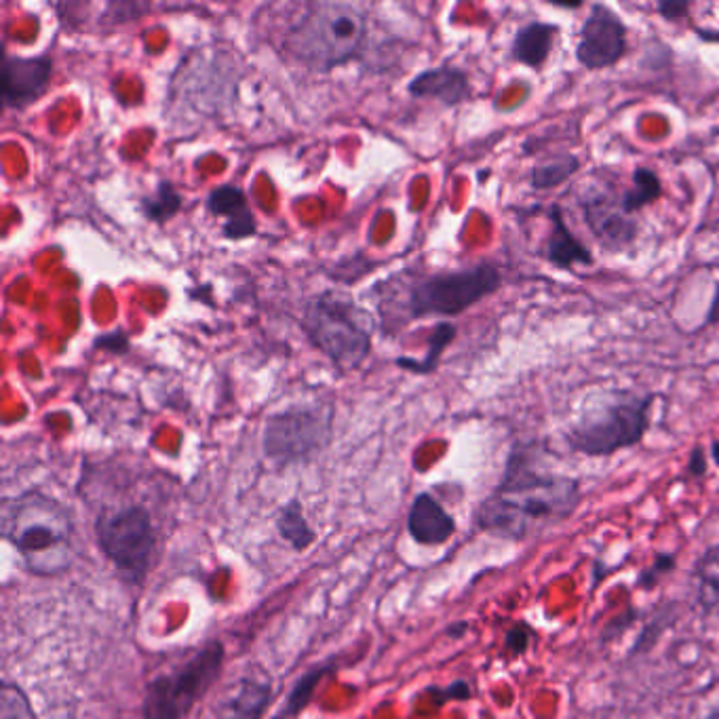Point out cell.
<instances>
[{
	"label": "cell",
	"mask_w": 719,
	"mask_h": 719,
	"mask_svg": "<svg viewBox=\"0 0 719 719\" xmlns=\"http://www.w3.org/2000/svg\"><path fill=\"white\" fill-rule=\"evenodd\" d=\"M580 502V483L538 469L530 448L515 445L498 488L477 509V526L504 538H528L568 519Z\"/></svg>",
	"instance_id": "cell-1"
},
{
	"label": "cell",
	"mask_w": 719,
	"mask_h": 719,
	"mask_svg": "<svg viewBox=\"0 0 719 719\" xmlns=\"http://www.w3.org/2000/svg\"><path fill=\"white\" fill-rule=\"evenodd\" d=\"M585 412L570 426L566 443L582 456H612L633 448L650 429L654 393H637L631 388H616L591 395Z\"/></svg>",
	"instance_id": "cell-2"
},
{
	"label": "cell",
	"mask_w": 719,
	"mask_h": 719,
	"mask_svg": "<svg viewBox=\"0 0 719 719\" xmlns=\"http://www.w3.org/2000/svg\"><path fill=\"white\" fill-rule=\"evenodd\" d=\"M3 530L36 576H53L68 568L72 521L62 504L45 496H24L5 507Z\"/></svg>",
	"instance_id": "cell-3"
},
{
	"label": "cell",
	"mask_w": 719,
	"mask_h": 719,
	"mask_svg": "<svg viewBox=\"0 0 719 719\" xmlns=\"http://www.w3.org/2000/svg\"><path fill=\"white\" fill-rule=\"evenodd\" d=\"M365 41L363 13L344 3L310 5L285 45L300 64L327 72L355 57Z\"/></svg>",
	"instance_id": "cell-4"
},
{
	"label": "cell",
	"mask_w": 719,
	"mask_h": 719,
	"mask_svg": "<svg viewBox=\"0 0 719 719\" xmlns=\"http://www.w3.org/2000/svg\"><path fill=\"white\" fill-rule=\"evenodd\" d=\"M226 660L220 639H207L180 665L154 675L144 692L146 719H188L216 686Z\"/></svg>",
	"instance_id": "cell-5"
},
{
	"label": "cell",
	"mask_w": 719,
	"mask_h": 719,
	"mask_svg": "<svg viewBox=\"0 0 719 719\" xmlns=\"http://www.w3.org/2000/svg\"><path fill=\"white\" fill-rule=\"evenodd\" d=\"M302 327L342 372L359 367L372 351V321L363 308L342 296L323 294L308 300Z\"/></svg>",
	"instance_id": "cell-6"
},
{
	"label": "cell",
	"mask_w": 719,
	"mask_h": 719,
	"mask_svg": "<svg viewBox=\"0 0 719 719\" xmlns=\"http://www.w3.org/2000/svg\"><path fill=\"white\" fill-rule=\"evenodd\" d=\"M502 285V272L492 262H479L460 270H443L416 281L405 300L407 319L458 317Z\"/></svg>",
	"instance_id": "cell-7"
},
{
	"label": "cell",
	"mask_w": 719,
	"mask_h": 719,
	"mask_svg": "<svg viewBox=\"0 0 719 719\" xmlns=\"http://www.w3.org/2000/svg\"><path fill=\"white\" fill-rule=\"evenodd\" d=\"M95 538L100 551L123 580L129 585H144L157 553V532L148 509L142 504H131L97 515Z\"/></svg>",
	"instance_id": "cell-8"
},
{
	"label": "cell",
	"mask_w": 719,
	"mask_h": 719,
	"mask_svg": "<svg viewBox=\"0 0 719 719\" xmlns=\"http://www.w3.org/2000/svg\"><path fill=\"white\" fill-rule=\"evenodd\" d=\"M329 437V418L317 407H289L270 416L264 429V454L275 464H294L317 454Z\"/></svg>",
	"instance_id": "cell-9"
},
{
	"label": "cell",
	"mask_w": 719,
	"mask_h": 719,
	"mask_svg": "<svg viewBox=\"0 0 719 719\" xmlns=\"http://www.w3.org/2000/svg\"><path fill=\"white\" fill-rule=\"evenodd\" d=\"M629 51V28L614 9L604 3L591 5L576 41V62L589 70H608Z\"/></svg>",
	"instance_id": "cell-10"
},
{
	"label": "cell",
	"mask_w": 719,
	"mask_h": 719,
	"mask_svg": "<svg viewBox=\"0 0 719 719\" xmlns=\"http://www.w3.org/2000/svg\"><path fill=\"white\" fill-rule=\"evenodd\" d=\"M582 218L595 241L610 254H627L635 245L639 235V224L635 216L625 213L620 197L610 192H591L580 201Z\"/></svg>",
	"instance_id": "cell-11"
},
{
	"label": "cell",
	"mask_w": 719,
	"mask_h": 719,
	"mask_svg": "<svg viewBox=\"0 0 719 719\" xmlns=\"http://www.w3.org/2000/svg\"><path fill=\"white\" fill-rule=\"evenodd\" d=\"M53 60L49 55L19 57L5 55L3 60V104L5 108H24L34 104L51 83Z\"/></svg>",
	"instance_id": "cell-12"
},
{
	"label": "cell",
	"mask_w": 719,
	"mask_h": 719,
	"mask_svg": "<svg viewBox=\"0 0 719 719\" xmlns=\"http://www.w3.org/2000/svg\"><path fill=\"white\" fill-rule=\"evenodd\" d=\"M272 701V679L264 673H247L224 692L216 719H264Z\"/></svg>",
	"instance_id": "cell-13"
},
{
	"label": "cell",
	"mask_w": 719,
	"mask_h": 719,
	"mask_svg": "<svg viewBox=\"0 0 719 719\" xmlns=\"http://www.w3.org/2000/svg\"><path fill=\"white\" fill-rule=\"evenodd\" d=\"M407 91L420 100H439L450 108L464 104L473 93L469 74L450 64L420 72L407 85Z\"/></svg>",
	"instance_id": "cell-14"
},
{
	"label": "cell",
	"mask_w": 719,
	"mask_h": 719,
	"mask_svg": "<svg viewBox=\"0 0 719 719\" xmlns=\"http://www.w3.org/2000/svg\"><path fill=\"white\" fill-rule=\"evenodd\" d=\"M407 532L422 547H439L454 536L456 521L437 498L422 492L414 498L407 515Z\"/></svg>",
	"instance_id": "cell-15"
},
{
	"label": "cell",
	"mask_w": 719,
	"mask_h": 719,
	"mask_svg": "<svg viewBox=\"0 0 719 719\" xmlns=\"http://www.w3.org/2000/svg\"><path fill=\"white\" fill-rule=\"evenodd\" d=\"M549 220H551V232L547 241L542 247V258L547 260L551 266L572 272L574 266H593V254L591 249L578 241V237L572 232V228L563 216L561 205L549 207Z\"/></svg>",
	"instance_id": "cell-16"
},
{
	"label": "cell",
	"mask_w": 719,
	"mask_h": 719,
	"mask_svg": "<svg viewBox=\"0 0 719 719\" xmlns=\"http://www.w3.org/2000/svg\"><path fill=\"white\" fill-rule=\"evenodd\" d=\"M209 213L218 218H226L222 226V235L226 239H245L256 235V216L251 211L245 192L235 184H224L213 188L205 201Z\"/></svg>",
	"instance_id": "cell-17"
},
{
	"label": "cell",
	"mask_w": 719,
	"mask_h": 719,
	"mask_svg": "<svg viewBox=\"0 0 719 719\" xmlns=\"http://www.w3.org/2000/svg\"><path fill=\"white\" fill-rule=\"evenodd\" d=\"M557 34L559 26L551 22H530L521 26L513 38L511 57L517 64H523L538 72L551 57Z\"/></svg>",
	"instance_id": "cell-18"
},
{
	"label": "cell",
	"mask_w": 719,
	"mask_h": 719,
	"mask_svg": "<svg viewBox=\"0 0 719 719\" xmlns=\"http://www.w3.org/2000/svg\"><path fill=\"white\" fill-rule=\"evenodd\" d=\"M334 669H336V667H334V660H325V663H319V665H315L313 669L304 671V673L298 677V682H296L294 686H291V690H289V694H287V698H285L283 707L275 713V717H272V719H296V717L308 707V703L313 701L315 690H317V686L321 684V679H323L329 671H334Z\"/></svg>",
	"instance_id": "cell-19"
},
{
	"label": "cell",
	"mask_w": 719,
	"mask_h": 719,
	"mask_svg": "<svg viewBox=\"0 0 719 719\" xmlns=\"http://www.w3.org/2000/svg\"><path fill=\"white\" fill-rule=\"evenodd\" d=\"M580 171V159L572 152H559L551 159H544L542 163L534 165L530 173V186L536 192L559 188L570 182Z\"/></svg>",
	"instance_id": "cell-20"
},
{
	"label": "cell",
	"mask_w": 719,
	"mask_h": 719,
	"mask_svg": "<svg viewBox=\"0 0 719 719\" xmlns=\"http://www.w3.org/2000/svg\"><path fill=\"white\" fill-rule=\"evenodd\" d=\"M663 180L658 178V173L650 167H637L633 171V184L620 194V205H623L625 213L635 216L641 209L654 205L660 197H663Z\"/></svg>",
	"instance_id": "cell-21"
},
{
	"label": "cell",
	"mask_w": 719,
	"mask_h": 719,
	"mask_svg": "<svg viewBox=\"0 0 719 719\" xmlns=\"http://www.w3.org/2000/svg\"><path fill=\"white\" fill-rule=\"evenodd\" d=\"M275 526H277L279 536L298 553L306 551L310 544L317 540V534H315L313 526L308 523V519L304 517V511H302L298 500H291L285 504V507L279 509Z\"/></svg>",
	"instance_id": "cell-22"
},
{
	"label": "cell",
	"mask_w": 719,
	"mask_h": 719,
	"mask_svg": "<svg viewBox=\"0 0 719 719\" xmlns=\"http://www.w3.org/2000/svg\"><path fill=\"white\" fill-rule=\"evenodd\" d=\"M456 334H458V329L454 323H448V321L437 323L429 336V351H426V357L420 361L407 359V357L397 359V365L403 369H410L412 374H433L445 348H448L456 340Z\"/></svg>",
	"instance_id": "cell-23"
},
{
	"label": "cell",
	"mask_w": 719,
	"mask_h": 719,
	"mask_svg": "<svg viewBox=\"0 0 719 719\" xmlns=\"http://www.w3.org/2000/svg\"><path fill=\"white\" fill-rule=\"evenodd\" d=\"M140 209L150 222L165 224L182 209V194L171 182H159L157 190L140 201Z\"/></svg>",
	"instance_id": "cell-24"
},
{
	"label": "cell",
	"mask_w": 719,
	"mask_h": 719,
	"mask_svg": "<svg viewBox=\"0 0 719 719\" xmlns=\"http://www.w3.org/2000/svg\"><path fill=\"white\" fill-rule=\"evenodd\" d=\"M698 597L707 610H719V547H711L696 566Z\"/></svg>",
	"instance_id": "cell-25"
},
{
	"label": "cell",
	"mask_w": 719,
	"mask_h": 719,
	"mask_svg": "<svg viewBox=\"0 0 719 719\" xmlns=\"http://www.w3.org/2000/svg\"><path fill=\"white\" fill-rule=\"evenodd\" d=\"M0 719H36L28 694L13 682L0 686Z\"/></svg>",
	"instance_id": "cell-26"
},
{
	"label": "cell",
	"mask_w": 719,
	"mask_h": 719,
	"mask_svg": "<svg viewBox=\"0 0 719 719\" xmlns=\"http://www.w3.org/2000/svg\"><path fill=\"white\" fill-rule=\"evenodd\" d=\"M690 3L688 0H660L656 5L658 15L665 19V22H673V24H682L684 19L690 17Z\"/></svg>",
	"instance_id": "cell-27"
},
{
	"label": "cell",
	"mask_w": 719,
	"mask_h": 719,
	"mask_svg": "<svg viewBox=\"0 0 719 719\" xmlns=\"http://www.w3.org/2000/svg\"><path fill=\"white\" fill-rule=\"evenodd\" d=\"M429 692L433 694L437 705H443L445 701H469L471 698V686L466 682H454V684H450V688H445V690L431 688Z\"/></svg>",
	"instance_id": "cell-28"
},
{
	"label": "cell",
	"mask_w": 719,
	"mask_h": 719,
	"mask_svg": "<svg viewBox=\"0 0 719 719\" xmlns=\"http://www.w3.org/2000/svg\"><path fill=\"white\" fill-rule=\"evenodd\" d=\"M97 348H104V351H112V353H125L129 348V340L125 334H110V336H100L95 340Z\"/></svg>",
	"instance_id": "cell-29"
},
{
	"label": "cell",
	"mask_w": 719,
	"mask_h": 719,
	"mask_svg": "<svg viewBox=\"0 0 719 719\" xmlns=\"http://www.w3.org/2000/svg\"><path fill=\"white\" fill-rule=\"evenodd\" d=\"M530 644V631L526 627H515L507 633V648L513 654H521Z\"/></svg>",
	"instance_id": "cell-30"
},
{
	"label": "cell",
	"mask_w": 719,
	"mask_h": 719,
	"mask_svg": "<svg viewBox=\"0 0 719 719\" xmlns=\"http://www.w3.org/2000/svg\"><path fill=\"white\" fill-rule=\"evenodd\" d=\"M688 473L694 475V477H701V475L707 473V454H705V450L701 448V445H696V448L690 454Z\"/></svg>",
	"instance_id": "cell-31"
},
{
	"label": "cell",
	"mask_w": 719,
	"mask_h": 719,
	"mask_svg": "<svg viewBox=\"0 0 719 719\" xmlns=\"http://www.w3.org/2000/svg\"><path fill=\"white\" fill-rule=\"evenodd\" d=\"M715 266L719 268V260L715 262ZM707 325H719V285H717V289H715V296H713V300H711V306H709Z\"/></svg>",
	"instance_id": "cell-32"
},
{
	"label": "cell",
	"mask_w": 719,
	"mask_h": 719,
	"mask_svg": "<svg viewBox=\"0 0 719 719\" xmlns=\"http://www.w3.org/2000/svg\"><path fill=\"white\" fill-rule=\"evenodd\" d=\"M671 568H673V557L671 555H658L656 557V563H654L656 572H667Z\"/></svg>",
	"instance_id": "cell-33"
},
{
	"label": "cell",
	"mask_w": 719,
	"mask_h": 719,
	"mask_svg": "<svg viewBox=\"0 0 719 719\" xmlns=\"http://www.w3.org/2000/svg\"><path fill=\"white\" fill-rule=\"evenodd\" d=\"M466 629H469V625H466V623H458V625L448 627V631H445V633H448L450 637H462Z\"/></svg>",
	"instance_id": "cell-34"
},
{
	"label": "cell",
	"mask_w": 719,
	"mask_h": 719,
	"mask_svg": "<svg viewBox=\"0 0 719 719\" xmlns=\"http://www.w3.org/2000/svg\"><path fill=\"white\" fill-rule=\"evenodd\" d=\"M557 9H580L582 3H551Z\"/></svg>",
	"instance_id": "cell-35"
},
{
	"label": "cell",
	"mask_w": 719,
	"mask_h": 719,
	"mask_svg": "<svg viewBox=\"0 0 719 719\" xmlns=\"http://www.w3.org/2000/svg\"><path fill=\"white\" fill-rule=\"evenodd\" d=\"M711 456H713L715 464L719 466V439H717V441H713V445H711Z\"/></svg>",
	"instance_id": "cell-36"
}]
</instances>
